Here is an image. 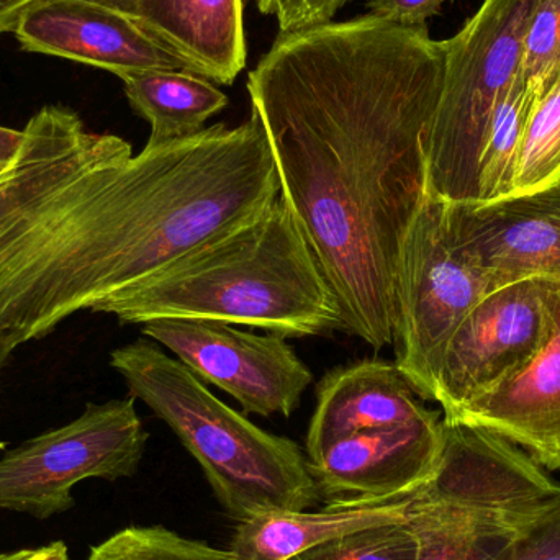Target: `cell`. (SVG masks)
I'll return each mask as SVG.
<instances>
[{
    "label": "cell",
    "instance_id": "1",
    "mask_svg": "<svg viewBox=\"0 0 560 560\" xmlns=\"http://www.w3.org/2000/svg\"><path fill=\"white\" fill-rule=\"evenodd\" d=\"M446 49L368 15L280 33L249 72L280 197L338 300L341 331L394 346L395 276L427 196Z\"/></svg>",
    "mask_w": 560,
    "mask_h": 560
},
{
    "label": "cell",
    "instance_id": "2",
    "mask_svg": "<svg viewBox=\"0 0 560 560\" xmlns=\"http://www.w3.org/2000/svg\"><path fill=\"white\" fill-rule=\"evenodd\" d=\"M280 196L256 115L89 167L0 230V328L20 345L261 213Z\"/></svg>",
    "mask_w": 560,
    "mask_h": 560
},
{
    "label": "cell",
    "instance_id": "3",
    "mask_svg": "<svg viewBox=\"0 0 560 560\" xmlns=\"http://www.w3.org/2000/svg\"><path fill=\"white\" fill-rule=\"evenodd\" d=\"M92 312L124 325L200 319L283 338L341 331L335 292L280 196L248 222L105 296Z\"/></svg>",
    "mask_w": 560,
    "mask_h": 560
},
{
    "label": "cell",
    "instance_id": "4",
    "mask_svg": "<svg viewBox=\"0 0 560 560\" xmlns=\"http://www.w3.org/2000/svg\"><path fill=\"white\" fill-rule=\"evenodd\" d=\"M110 365L179 438L202 467L223 509L240 523L302 512L319 500L308 459L295 441L256 427L217 398L183 362L137 339L110 352Z\"/></svg>",
    "mask_w": 560,
    "mask_h": 560
},
{
    "label": "cell",
    "instance_id": "5",
    "mask_svg": "<svg viewBox=\"0 0 560 560\" xmlns=\"http://www.w3.org/2000/svg\"><path fill=\"white\" fill-rule=\"evenodd\" d=\"M433 477L408 497L417 560H490L560 497L522 447L459 421H444Z\"/></svg>",
    "mask_w": 560,
    "mask_h": 560
},
{
    "label": "cell",
    "instance_id": "6",
    "mask_svg": "<svg viewBox=\"0 0 560 560\" xmlns=\"http://www.w3.org/2000/svg\"><path fill=\"white\" fill-rule=\"evenodd\" d=\"M536 0H483L457 35L444 39L443 89L427 148V194L479 202L483 138L522 72L523 42Z\"/></svg>",
    "mask_w": 560,
    "mask_h": 560
},
{
    "label": "cell",
    "instance_id": "7",
    "mask_svg": "<svg viewBox=\"0 0 560 560\" xmlns=\"http://www.w3.org/2000/svg\"><path fill=\"white\" fill-rule=\"evenodd\" d=\"M489 292V276L460 238L453 202L427 194L405 233L395 276V364L418 397L433 400L444 346Z\"/></svg>",
    "mask_w": 560,
    "mask_h": 560
},
{
    "label": "cell",
    "instance_id": "8",
    "mask_svg": "<svg viewBox=\"0 0 560 560\" xmlns=\"http://www.w3.org/2000/svg\"><path fill=\"white\" fill-rule=\"evenodd\" d=\"M135 400L130 395L88 404L71 423L7 451L0 457V510L45 522L74 506L78 483L135 476L150 438Z\"/></svg>",
    "mask_w": 560,
    "mask_h": 560
},
{
    "label": "cell",
    "instance_id": "9",
    "mask_svg": "<svg viewBox=\"0 0 560 560\" xmlns=\"http://www.w3.org/2000/svg\"><path fill=\"white\" fill-rule=\"evenodd\" d=\"M559 282L525 279L487 293L454 329L433 378V400L451 417L502 384L545 345Z\"/></svg>",
    "mask_w": 560,
    "mask_h": 560
},
{
    "label": "cell",
    "instance_id": "10",
    "mask_svg": "<svg viewBox=\"0 0 560 560\" xmlns=\"http://www.w3.org/2000/svg\"><path fill=\"white\" fill-rule=\"evenodd\" d=\"M141 332L170 349L200 381L232 395L246 413L289 418L313 381L308 365L276 332L174 318L144 323Z\"/></svg>",
    "mask_w": 560,
    "mask_h": 560
},
{
    "label": "cell",
    "instance_id": "11",
    "mask_svg": "<svg viewBox=\"0 0 560 560\" xmlns=\"http://www.w3.org/2000/svg\"><path fill=\"white\" fill-rule=\"evenodd\" d=\"M444 430L440 411L410 423L361 431L308 463L326 505H375L408 499L433 477Z\"/></svg>",
    "mask_w": 560,
    "mask_h": 560
},
{
    "label": "cell",
    "instance_id": "12",
    "mask_svg": "<svg viewBox=\"0 0 560 560\" xmlns=\"http://www.w3.org/2000/svg\"><path fill=\"white\" fill-rule=\"evenodd\" d=\"M13 33L25 51L94 66L118 78L154 69L190 72L133 16L89 0H33Z\"/></svg>",
    "mask_w": 560,
    "mask_h": 560
},
{
    "label": "cell",
    "instance_id": "13",
    "mask_svg": "<svg viewBox=\"0 0 560 560\" xmlns=\"http://www.w3.org/2000/svg\"><path fill=\"white\" fill-rule=\"evenodd\" d=\"M453 210L492 290L533 278L560 283V180L492 202H453Z\"/></svg>",
    "mask_w": 560,
    "mask_h": 560
},
{
    "label": "cell",
    "instance_id": "14",
    "mask_svg": "<svg viewBox=\"0 0 560 560\" xmlns=\"http://www.w3.org/2000/svg\"><path fill=\"white\" fill-rule=\"evenodd\" d=\"M130 156L124 138L89 130L65 105H45L23 128L19 156L0 174V230L89 167Z\"/></svg>",
    "mask_w": 560,
    "mask_h": 560
},
{
    "label": "cell",
    "instance_id": "15",
    "mask_svg": "<svg viewBox=\"0 0 560 560\" xmlns=\"http://www.w3.org/2000/svg\"><path fill=\"white\" fill-rule=\"evenodd\" d=\"M444 420L492 431L545 469L560 470V283L542 348L502 384Z\"/></svg>",
    "mask_w": 560,
    "mask_h": 560
},
{
    "label": "cell",
    "instance_id": "16",
    "mask_svg": "<svg viewBox=\"0 0 560 560\" xmlns=\"http://www.w3.org/2000/svg\"><path fill=\"white\" fill-rule=\"evenodd\" d=\"M428 411L395 362L368 359L332 369L316 388L306 459H319L329 446L352 434L410 423Z\"/></svg>",
    "mask_w": 560,
    "mask_h": 560
},
{
    "label": "cell",
    "instance_id": "17",
    "mask_svg": "<svg viewBox=\"0 0 560 560\" xmlns=\"http://www.w3.org/2000/svg\"><path fill=\"white\" fill-rule=\"evenodd\" d=\"M133 19L192 74L230 85L245 69L243 0H137Z\"/></svg>",
    "mask_w": 560,
    "mask_h": 560
},
{
    "label": "cell",
    "instance_id": "18",
    "mask_svg": "<svg viewBox=\"0 0 560 560\" xmlns=\"http://www.w3.org/2000/svg\"><path fill=\"white\" fill-rule=\"evenodd\" d=\"M408 499L375 505H326L319 512H278L240 523L230 551L240 560H290L332 539L405 523Z\"/></svg>",
    "mask_w": 560,
    "mask_h": 560
},
{
    "label": "cell",
    "instance_id": "19",
    "mask_svg": "<svg viewBox=\"0 0 560 560\" xmlns=\"http://www.w3.org/2000/svg\"><path fill=\"white\" fill-rule=\"evenodd\" d=\"M120 79L131 108L150 124L148 148L200 133L206 121L229 105L212 81L192 72L154 69Z\"/></svg>",
    "mask_w": 560,
    "mask_h": 560
},
{
    "label": "cell",
    "instance_id": "20",
    "mask_svg": "<svg viewBox=\"0 0 560 560\" xmlns=\"http://www.w3.org/2000/svg\"><path fill=\"white\" fill-rule=\"evenodd\" d=\"M538 95L523 71L493 112L479 158V202L512 196L516 161Z\"/></svg>",
    "mask_w": 560,
    "mask_h": 560
},
{
    "label": "cell",
    "instance_id": "21",
    "mask_svg": "<svg viewBox=\"0 0 560 560\" xmlns=\"http://www.w3.org/2000/svg\"><path fill=\"white\" fill-rule=\"evenodd\" d=\"M559 180L560 84L533 108L516 161L512 196L536 192Z\"/></svg>",
    "mask_w": 560,
    "mask_h": 560
},
{
    "label": "cell",
    "instance_id": "22",
    "mask_svg": "<svg viewBox=\"0 0 560 560\" xmlns=\"http://www.w3.org/2000/svg\"><path fill=\"white\" fill-rule=\"evenodd\" d=\"M88 560H240L230 549L184 538L163 526H130L91 549Z\"/></svg>",
    "mask_w": 560,
    "mask_h": 560
},
{
    "label": "cell",
    "instance_id": "23",
    "mask_svg": "<svg viewBox=\"0 0 560 560\" xmlns=\"http://www.w3.org/2000/svg\"><path fill=\"white\" fill-rule=\"evenodd\" d=\"M522 71L538 98L560 84V0H536L523 42Z\"/></svg>",
    "mask_w": 560,
    "mask_h": 560
},
{
    "label": "cell",
    "instance_id": "24",
    "mask_svg": "<svg viewBox=\"0 0 560 560\" xmlns=\"http://www.w3.org/2000/svg\"><path fill=\"white\" fill-rule=\"evenodd\" d=\"M417 538L405 522L351 533L290 560H417Z\"/></svg>",
    "mask_w": 560,
    "mask_h": 560
},
{
    "label": "cell",
    "instance_id": "25",
    "mask_svg": "<svg viewBox=\"0 0 560 560\" xmlns=\"http://www.w3.org/2000/svg\"><path fill=\"white\" fill-rule=\"evenodd\" d=\"M490 560H560V497Z\"/></svg>",
    "mask_w": 560,
    "mask_h": 560
},
{
    "label": "cell",
    "instance_id": "26",
    "mask_svg": "<svg viewBox=\"0 0 560 560\" xmlns=\"http://www.w3.org/2000/svg\"><path fill=\"white\" fill-rule=\"evenodd\" d=\"M259 12L278 20L280 33L299 32L332 22L352 0H255Z\"/></svg>",
    "mask_w": 560,
    "mask_h": 560
},
{
    "label": "cell",
    "instance_id": "27",
    "mask_svg": "<svg viewBox=\"0 0 560 560\" xmlns=\"http://www.w3.org/2000/svg\"><path fill=\"white\" fill-rule=\"evenodd\" d=\"M450 0H371V15L404 26H427Z\"/></svg>",
    "mask_w": 560,
    "mask_h": 560
},
{
    "label": "cell",
    "instance_id": "28",
    "mask_svg": "<svg viewBox=\"0 0 560 560\" xmlns=\"http://www.w3.org/2000/svg\"><path fill=\"white\" fill-rule=\"evenodd\" d=\"M0 560H71L68 546L55 541L42 548L20 549L13 552H0Z\"/></svg>",
    "mask_w": 560,
    "mask_h": 560
},
{
    "label": "cell",
    "instance_id": "29",
    "mask_svg": "<svg viewBox=\"0 0 560 560\" xmlns=\"http://www.w3.org/2000/svg\"><path fill=\"white\" fill-rule=\"evenodd\" d=\"M23 144V130L0 125V174L12 166Z\"/></svg>",
    "mask_w": 560,
    "mask_h": 560
},
{
    "label": "cell",
    "instance_id": "30",
    "mask_svg": "<svg viewBox=\"0 0 560 560\" xmlns=\"http://www.w3.org/2000/svg\"><path fill=\"white\" fill-rule=\"evenodd\" d=\"M33 0H0V35L15 30L20 15Z\"/></svg>",
    "mask_w": 560,
    "mask_h": 560
},
{
    "label": "cell",
    "instance_id": "31",
    "mask_svg": "<svg viewBox=\"0 0 560 560\" xmlns=\"http://www.w3.org/2000/svg\"><path fill=\"white\" fill-rule=\"evenodd\" d=\"M16 346H20V342L16 341L15 336L7 329L0 328V371H2L3 364H5L7 359L10 358Z\"/></svg>",
    "mask_w": 560,
    "mask_h": 560
},
{
    "label": "cell",
    "instance_id": "32",
    "mask_svg": "<svg viewBox=\"0 0 560 560\" xmlns=\"http://www.w3.org/2000/svg\"><path fill=\"white\" fill-rule=\"evenodd\" d=\"M89 2L101 3V5L110 7V9L120 10L133 16L137 0H89Z\"/></svg>",
    "mask_w": 560,
    "mask_h": 560
}]
</instances>
